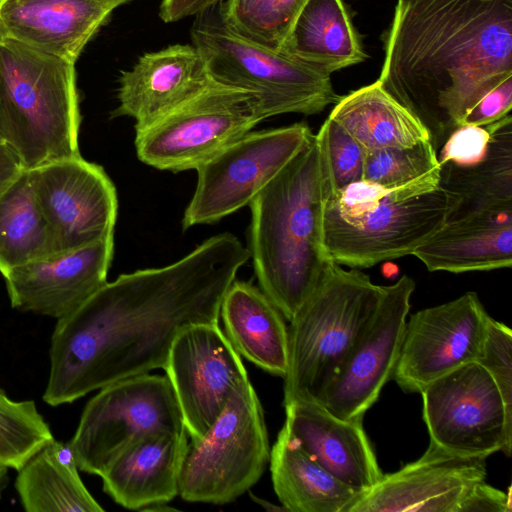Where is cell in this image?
<instances>
[{
  "instance_id": "35",
  "label": "cell",
  "mask_w": 512,
  "mask_h": 512,
  "mask_svg": "<svg viewBox=\"0 0 512 512\" xmlns=\"http://www.w3.org/2000/svg\"><path fill=\"white\" fill-rule=\"evenodd\" d=\"M491 376L512 417V331L490 317L480 355L476 361Z\"/></svg>"
},
{
  "instance_id": "30",
  "label": "cell",
  "mask_w": 512,
  "mask_h": 512,
  "mask_svg": "<svg viewBox=\"0 0 512 512\" xmlns=\"http://www.w3.org/2000/svg\"><path fill=\"white\" fill-rule=\"evenodd\" d=\"M57 254L28 169L0 193V273Z\"/></svg>"
},
{
  "instance_id": "20",
  "label": "cell",
  "mask_w": 512,
  "mask_h": 512,
  "mask_svg": "<svg viewBox=\"0 0 512 512\" xmlns=\"http://www.w3.org/2000/svg\"><path fill=\"white\" fill-rule=\"evenodd\" d=\"M131 0H0V40L76 62L111 12Z\"/></svg>"
},
{
  "instance_id": "21",
  "label": "cell",
  "mask_w": 512,
  "mask_h": 512,
  "mask_svg": "<svg viewBox=\"0 0 512 512\" xmlns=\"http://www.w3.org/2000/svg\"><path fill=\"white\" fill-rule=\"evenodd\" d=\"M284 427L314 460L358 492L374 486L383 473L363 428V420H344L321 404L285 405Z\"/></svg>"
},
{
  "instance_id": "23",
  "label": "cell",
  "mask_w": 512,
  "mask_h": 512,
  "mask_svg": "<svg viewBox=\"0 0 512 512\" xmlns=\"http://www.w3.org/2000/svg\"><path fill=\"white\" fill-rule=\"evenodd\" d=\"M490 140L478 161L440 164L438 187L449 199L445 223L512 207V117L489 124Z\"/></svg>"
},
{
  "instance_id": "34",
  "label": "cell",
  "mask_w": 512,
  "mask_h": 512,
  "mask_svg": "<svg viewBox=\"0 0 512 512\" xmlns=\"http://www.w3.org/2000/svg\"><path fill=\"white\" fill-rule=\"evenodd\" d=\"M327 194L363 179L366 150L343 127L327 118L318 131Z\"/></svg>"
},
{
  "instance_id": "13",
  "label": "cell",
  "mask_w": 512,
  "mask_h": 512,
  "mask_svg": "<svg viewBox=\"0 0 512 512\" xmlns=\"http://www.w3.org/2000/svg\"><path fill=\"white\" fill-rule=\"evenodd\" d=\"M163 369L191 441L205 435L233 393L249 381L240 355L219 323L182 329L170 346Z\"/></svg>"
},
{
  "instance_id": "3",
  "label": "cell",
  "mask_w": 512,
  "mask_h": 512,
  "mask_svg": "<svg viewBox=\"0 0 512 512\" xmlns=\"http://www.w3.org/2000/svg\"><path fill=\"white\" fill-rule=\"evenodd\" d=\"M327 197L316 135L253 199L249 255L259 288L289 322L334 262L324 246Z\"/></svg>"
},
{
  "instance_id": "17",
  "label": "cell",
  "mask_w": 512,
  "mask_h": 512,
  "mask_svg": "<svg viewBox=\"0 0 512 512\" xmlns=\"http://www.w3.org/2000/svg\"><path fill=\"white\" fill-rule=\"evenodd\" d=\"M486 459L455 454L430 442L420 458L383 474L362 492L349 512H457L469 489L485 480Z\"/></svg>"
},
{
  "instance_id": "37",
  "label": "cell",
  "mask_w": 512,
  "mask_h": 512,
  "mask_svg": "<svg viewBox=\"0 0 512 512\" xmlns=\"http://www.w3.org/2000/svg\"><path fill=\"white\" fill-rule=\"evenodd\" d=\"M512 108V76L486 93L464 116L461 126H486L510 114Z\"/></svg>"
},
{
  "instance_id": "8",
  "label": "cell",
  "mask_w": 512,
  "mask_h": 512,
  "mask_svg": "<svg viewBox=\"0 0 512 512\" xmlns=\"http://www.w3.org/2000/svg\"><path fill=\"white\" fill-rule=\"evenodd\" d=\"M269 458L263 409L248 381L233 393L205 435L190 441L178 496L189 502H232L257 483Z\"/></svg>"
},
{
  "instance_id": "9",
  "label": "cell",
  "mask_w": 512,
  "mask_h": 512,
  "mask_svg": "<svg viewBox=\"0 0 512 512\" xmlns=\"http://www.w3.org/2000/svg\"><path fill=\"white\" fill-rule=\"evenodd\" d=\"M98 391L85 405L69 441L85 473L101 477L123 451L148 435L186 431L167 376L146 373Z\"/></svg>"
},
{
  "instance_id": "5",
  "label": "cell",
  "mask_w": 512,
  "mask_h": 512,
  "mask_svg": "<svg viewBox=\"0 0 512 512\" xmlns=\"http://www.w3.org/2000/svg\"><path fill=\"white\" fill-rule=\"evenodd\" d=\"M75 64L0 40V117L25 169L80 156Z\"/></svg>"
},
{
  "instance_id": "36",
  "label": "cell",
  "mask_w": 512,
  "mask_h": 512,
  "mask_svg": "<svg viewBox=\"0 0 512 512\" xmlns=\"http://www.w3.org/2000/svg\"><path fill=\"white\" fill-rule=\"evenodd\" d=\"M490 126L463 125L457 127L437 153L439 164H471L483 157L490 140Z\"/></svg>"
},
{
  "instance_id": "7",
  "label": "cell",
  "mask_w": 512,
  "mask_h": 512,
  "mask_svg": "<svg viewBox=\"0 0 512 512\" xmlns=\"http://www.w3.org/2000/svg\"><path fill=\"white\" fill-rule=\"evenodd\" d=\"M190 32L210 78L253 93L264 119L317 114L341 97L329 74L233 30L219 2L196 15Z\"/></svg>"
},
{
  "instance_id": "38",
  "label": "cell",
  "mask_w": 512,
  "mask_h": 512,
  "mask_svg": "<svg viewBox=\"0 0 512 512\" xmlns=\"http://www.w3.org/2000/svg\"><path fill=\"white\" fill-rule=\"evenodd\" d=\"M511 487L507 492L483 481L475 483L461 500L457 512H511Z\"/></svg>"
},
{
  "instance_id": "12",
  "label": "cell",
  "mask_w": 512,
  "mask_h": 512,
  "mask_svg": "<svg viewBox=\"0 0 512 512\" xmlns=\"http://www.w3.org/2000/svg\"><path fill=\"white\" fill-rule=\"evenodd\" d=\"M430 442L464 456L511 455L512 417L489 373L477 362L434 380L421 392Z\"/></svg>"
},
{
  "instance_id": "25",
  "label": "cell",
  "mask_w": 512,
  "mask_h": 512,
  "mask_svg": "<svg viewBox=\"0 0 512 512\" xmlns=\"http://www.w3.org/2000/svg\"><path fill=\"white\" fill-rule=\"evenodd\" d=\"M235 351L259 368L284 377L288 366V325L266 294L234 280L220 305L219 320Z\"/></svg>"
},
{
  "instance_id": "28",
  "label": "cell",
  "mask_w": 512,
  "mask_h": 512,
  "mask_svg": "<svg viewBox=\"0 0 512 512\" xmlns=\"http://www.w3.org/2000/svg\"><path fill=\"white\" fill-rule=\"evenodd\" d=\"M68 442L54 438L17 472L16 491L27 512H102L88 491Z\"/></svg>"
},
{
  "instance_id": "14",
  "label": "cell",
  "mask_w": 512,
  "mask_h": 512,
  "mask_svg": "<svg viewBox=\"0 0 512 512\" xmlns=\"http://www.w3.org/2000/svg\"><path fill=\"white\" fill-rule=\"evenodd\" d=\"M490 315L475 292L412 314L407 319L392 379L407 393L476 362Z\"/></svg>"
},
{
  "instance_id": "11",
  "label": "cell",
  "mask_w": 512,
  "mask_h": 512,
  "mask_svg": "<svg viewBox=\"0 0 512 512\" xmlns=\"http://www.w3.org/2000/svg\"><path fill=\"white\" fill-rule=\"evenodd\" d=\"M314 134L305 123L248 132L197 171V185L183 229L211 224L249 205L304 148Z\"/></svg>"
},
{
  "instance_id": "27",
  "label": "cell",
  "mask_w": 512,
  "mask_h": 512,
  "mask_svg": "<svg viewBox=\"0 0 512 512\" xmlns=\"http://www.w3.org/2000/svg\"><path fill=\"white\" fill-rule=\"evenodd\" d=\"M280 51L329 75L367 58L342 0H306Z\"/></svg>"
},
{
  "instance_id": "19",
  "label": "cell",
  "mask_w": 512,
  "mask_h": 512,
  "mask_svg": "<svg viewBox=\"0 0 512 512\" xmlns=\"http://www.w3.org/2000/svg\"><path fill=\"white\" fill-rule=\"evenodd\" d=\"M212 81L192 44L145 53L121 73L119 105L111 117L133 118L139 132L200 94Z\"/></svg>"
},
{
  "instance_id": "42",
  "label": "cell",
  "mask_w": 512,
  "mask_h": 512,
  "mask_svg": "<svg viewBox=\"0 0 512 512\" xmlns=\"http://www.w3.org/2000/svg\"><path fill=\"white\" fill-rule=\"evenodd\" d=\"M0 139H4V134H3V130H2V124H1V117H0Z\"/></svg>"
},
{
  "instance_id": "41",
  "label": "cell",
  "mask_w": 512,
  "mask_h": 512,
  "mask_svg": "<svg viewBox=\"0 0 512 512\" xmlns=\"http://www.w3.org/2000/svg\"><path fill=\"white\" fill-rule=\"evenodd\" d=\"M8 469L9 468L0 465V498L9 481Z\"/></svg>"
},
{
  "instance_id": "32",
  "label": "cell",
  "mask_w": 512,
  "mask_h": 512,
  "mask_svg": "<svg viewBox=\"0 0 512 512\" xmlns=\"http://www.w3.org/2000/svg\"><path fill=\"white\" fill-rule=\"evenodd\" d=\"M53 438L34 401L12 400L0 388V465L18 471Z\"/></svg>"
},
{
  "instance_id": "39",
  "label": "cell",
  "mask_w": 512,
  "mask_h": 512,
  "mask_svg": "<svg viewBox=\"0 0 512 512\" xmlns=\"http://www.w3.org/2000/svg\"><path fill=\"white\" fill-rule=\"evenodd\" d=\"M220 1L222 0H162L159 16L166 23L176 22L196 16Z\"/></svg>"
},
{
  "instance_id": "43",
  "label": "cell",
  "mask_w": 512,
  "mask_h": 512,
  "mask_svg": "<svg viewBox=\"0 0 512 512\" xmlns=\"http://www.w3.org/2000/svg\"><path fill=\"white\" fill-rule=\"evenodd\" d=\"M400 1H404V0H398V2H400Z\"/></svg>"
},
{
  "instance_id": "33",
  "label": "cell",
  "mask_w": 512,
  "mask_h": 512,
  "mask_svg": "<svg viewBox=\"0 0 512 512\" xmlns=\"http://www.w3.org/2000/svg\"><path fill=\"white\" fill-rule=\"evenodd\" d=\"M440 164L429 140L408 147L366 151L363 179L397 188L426 179H439Z\"/></svg>"
},
{
  "instance_id": "24",
  "label": "cell",
  "mask_w": 512,
  "mask_h": 512,
  "mask_svg": "<svg viewBox=\"0 0 512 512\" xmlns=\"http://www.w3.org/2000/svg\"><path fill=\"white\" fill-rule=\"evenodd\" d=\"M412 255L432 272L463 273L510 268L512 207L445 223Z\"/></svg>"
},
{
  "instance_id": "31",
  "label": "cell",
  "mask_w": 512,
  "mask_h": 512,
  "mask_svg": "<svg viewBox=\"0 0 512 512\" xmlns=\"http://www.w3.org/2000/svg\"><path fill=\"white\" fill-rule=\"evenodd\" d=\"M306 0H222L221 14L240 35L269 48L281 46Z\"/></svg>"
},
{
  "instance_id": "6",
  "label": "cell",
  "mask_w": 512,
  "mask_h": 512,
  "mask_svg": "<svg viewBox=\"0 0 512 512\" xmlns=\"http://www.w3.org/2000/svg\"><path fill=\"white\" fill-rule=\"evenodd\" d=\"M386 290L357 268L332 262L288 325L284 406L319 402L370 323Z\"/></svg>"
},
{
  "instance_id": "1",
  "label": "cell",
  "mask_w": 512,
  "mask_h": 512,
  "mask_svg": "<svg viewBox=\"0 0 512 512\" xmlns=\"http://www.w3.org/2000/svg\"><path fill=\"white\" fill-rule=\"evenodd\" d=\"M249 258L248 248L225 232L170 265L107 281L57 320L44 402L72 403L109 384L163 368L182 329L219 323L221 301Z\"/></svg>"
},
{
  "instance_id": "4",
  "label": "cell",
  "mask_w": 512,
  "mask_h": 512,
  "mask_svg": "<svg viewBox=\"0 0 512 512\" xmlns=\"http://www.w3.org/2000/svg\"><path fill=\"white\" fill-rule=\"evenodd\" d=\"M438 183L386 188L360 180L327 194L324 246L330 259L359 269L412 255L445 224L449 199Z\"/></svg>"
},
{
  "instance_id": "10",
  "label": "cell",
  "mask_w": 512,
  "mask_h": 512,
  "mask_svg": "<svg viewBox=\"0 0 512 512\" xmlns=\"http://www.w3.org/2000/svg\"><path fill=\"white\" fill-rule=\"evenodd\" d=\"M262 120L253 93L212 81L200 94L136 132L137 156L159 170H196Z\"/></svg>"
},
{
  "instance_id": "18",
  "label": "cell",
  "mask_w": 512,
  "mask_h": 512,
  "mask_svg": "<svg viewBox=\"0 0 512 512\" xmlns=\"http://www.w3.org/2000/svg\"><path fill=\"white\" fill-rule=\"evenodd\" d=\"M114 235L9 270L3 275L10 304L23 312L68 315L107 282Z\"/></svg>"
},
{
  "instance_id": "16",
  "label": "cell",
  "mask_w": 512,
  "mask_h": 512,
  "mask_svg": "<svg viewBox=\"0 0 512 512\" xmlns=\"http://www.w3.org/2000/svg\"><path fill=\"white\" fill-rule=\"evenodd\" d=\"M415 287L407 275L386 285L373 318L318 402L334 416L363 420L392 379Z\"/></svg>"
},
{
  "instance_id": "2",
  "label": "cell",
  "mask_w": 512,
  "mask_h": 512,
  "mask_svg": "<svg viewBox=\"0 0 512 512\" xmlns=\"http://www.w3.org/2000/svg\"><path fill=\"white\" fill-rule=\"evenodd\" d=\"M512 76V0H404L378 79L436 154L467 112Z\"/></svg>"
},
{
  "instance_id": "26",
  "label": "cell",
  "mask_w": 512,
  "mask_h": 512,
  "mask_svg": "<svg viewBox=\"0 0 512 512\" xmlns=\"http://www.w3.org/2000/svg\"><path fill=\"white\" fill-rule=\"evenodd\" d=\"M274 491L289 512H349L361 492L314 460L283 426L270 450Z\"/></svg>"
},
{
  "instance_id": "29",
  "label": "cell",
  "mask_w": 512,
  "mask_h": 512,
  "mask_svg": "<svg viewBox=\"0 0 512 512\" xmlns=\"http://www.w3.org/2000/svg\"><path fill=\"white\" fill-rule=\"evenodd\" d=\"M328 117L366 151L408 147L429 140L422 124L378 80L340 97Z\"/></svg>"
},
{
  "instance_id": "15",
  "label": "cell",
  "mask_w": 512,
  "mask_h": 512,
  "mask_svg": "<svg viewBox=\"0 0 512 512\" xmlns=\"http://www.w3.org/2000/svg\"><path fill=\"white\" fill-rule=\"evenodd\" d=\"M28 170L57 254L114 235L117 193L103 167L80 155Z\"/></svg>"
},
{
  "instance_id": "22",
  "label": "cell",
  "mask_w": 512,
  "mask_h": 512,
  "mask_svg": "<svg viewBox=\"0 0 512 512\" xmlns=\"http://www.w3.org/2000/svg\"><path fill=\"white\" fill-rule=\"evenodd\" d=\"M186 431L148 435L123 451L101 476L103 490L131 510L156 509L179 494Z\"/></svg>"
},
{
  "instance_id": "40",
  "label": "cell",
  "mask_w": 512,
  "mask_h": 512,
  "mask_svg": "<svg viewBox=\"0 0 512 512\" xmlns=\"http://www.w3.org/2000/svg\"><path fill=\"white\" fill-rule=\"evenodd\" d=\"M22 161L13 147L0 139V193L24 170Z\"/></svg>"
}]
</instances>
